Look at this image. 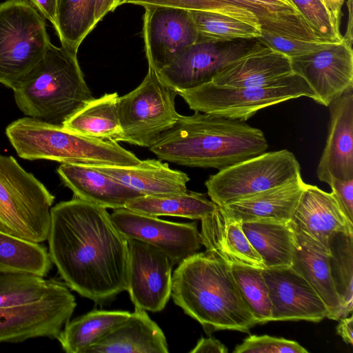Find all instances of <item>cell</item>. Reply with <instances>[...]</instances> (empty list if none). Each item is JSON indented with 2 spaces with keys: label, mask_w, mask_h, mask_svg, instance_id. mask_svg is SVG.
Here are the masks:
<instances>
[{
  "label": "cell",
  "mask_w": 353,
  "mask_h": 353,
  "mask_svg": "<svg viewBox=\"0 0 353 353\" xmlns=\"http://www.w3.org/2000/svg\"><path fill=\"white\" fill-rule=\"evenodd\" d=\"M128 288L135 308L158 312L167 305L172 290L174 264L154 246L128 239Z\"/></svg>",
  "instance_id": "cell-13"
},
{
  "label": "cell",
  "mask_w": 353,
  "mask_h": 353,
  "mask_svg": "<svg viewBox=\"0 0 353 353\" xmlns=\"http://www.w3.org/2000/svg\"><path fill=\"white\" fill-rule=\"evenodd\" d=\"M201 221L200 234L206 250L214 252L229 264L265 268L261 256L245 236L241 221L228 216L218 205L213 213Z\"/></svg>",
  "instance_id": "cell-24"
},
{
  "label": "cell",
  "mask_w": 353,
  "mask_h": 353,
  "mask_svg": "<svg viewBox=\"0 0 353 353\" xmlns=\"http://www.w3.org/2000/svg\"><path fill=\"white\" fill-rule=\"evenodd\" d=\"M46 19L26 3H0V83L13 90L43 59L49 43Z\"/></svg>",
  "instance_id": "cell-8"
},
{
  "label": "cell",
  "mask_w": 353,
  "mask_h": 353,
  "mask_svg": "<svg viewBox=\"0 0 353 353\" xmlns=\"http://www.w3.org/2000/svg\"><path fill=\"white\" fill-rule=\"evenodd\" d=\"M301 176L298 160L284 149L265 152L219 170L205 185L211 201L223 206Z\"/></svg>",
  "instance_id": "cell-10"
},
{
  "label": "cell",
  "mask_w": 353,
  "mask_h": 353,
  "mask_svg": "<svg viewBox=\"0 0 353 353\" xmlns=\"http://www.w3.org/2000/svg\"><path fill=\"white\" fill-rule=\"evenodd\" d=\"M258 39L267 46L283 53L290 59L318 52L334 43L325 41L291 38L267 32H261Z\"/></svg>",
  "instance_id": "cell-40"
},
{
  "label": "cell",
  "mask_w": 353,
  "mask_h": 353,
  "mask_svg": "<svg viewBox=\"0 0 353 353\" xmlns=\"http://www.w3.org/2000/svg\"><path fill=\"white\" fill-rule=\"evenodd\" d=\"M69 292L64 282L54 278L0 271V307L34 303Z\"/></svg>",
  "instance_id": "cell-30"
},
{
  "label": "cell",
  "mask_w": 353,
  "mask_h": 353,
  "mask_svg": "<svg viewBox=\"0 0 353 353\" xmlns=\"http://www.w3.org/2000/svg\"><path fill=\"white\" fill-rule=\"evenodd\" d=\"M143 37L148 67L157 72L169 65L199 39L190 11L163 6L144 7Z\"/></svg>",
  "instance_id": "cell-14"
},
{
  "label": "cell",
  "mask_w": 353,
  "mask_h": 353,
  "mask_svg": "<svg viewBox=\"0 0 353 353\" xmlns=\"http://www.w3.org/2000/svg\"><path fill=\"white\" fill-rule=\"evenodd\" d=\"M319 39L332 43L342 41L320 0H292Z\"/></svg>",
  "instance_id": "cell-39"
},
{
  "label": "cell",
  "mask_w": 353,
  "mask_h": 353,
  "mask_svg": "<svg viewBox=\"0 0 353 353\" xmlns=\"http://www.w3.org/2000/svg\"><path fill=\"white\" fill-rule=\"evenodd\" d=\"M170 297L208 335L223 330L248 333L257 324L230 265L211 250L196 252L178 264Z\"/></svg>",
  "instance_id": "cell-2"
},
{
  "label": "cell",
  "mask_w": 353,
  "mask_h": 353,
  "mask_svg": "<svg viewBox=\"0 0 353 353\" xmlns=\"http://www.w3.org/2000/svg\"><path fill=\"white\" fill-rule=\"evenodd\" d=\"M57 172L74 197L106 209L124 208L130 201L144 196L92 166L61 163Z\"/></svg>",
  "instance_id": "cell-22"
},
{
  "label": "cell",
  "mask_w": 353,
  "mask_h": 353,
  "mask_svg": "<svg viewBox=\"0 0 353 353\" xmlns=\"http://www.w3.org/2000/svg\"><path fill=\"white\" fill-rule=\"evenodd\" d=\"M190 110L246 121L259 110L286 101L316 95L306 81L294 72L268 85L227 87L211 81L178 93Z\"/></svg>",
  "instance_id": "cell-7"
},
{
  "label": "cell",
  "mask_w": 353,
  "mask_h": 353,
  "mask_svg": "<svg viewBox=\"0 0 353 353\" xmlns=\"http://www.w3.org/2000/svg\"><path fill=\"white\" fill-rule=\"evenodd\" d=\"M272 305V321L320 322L328 315L322 299L310 284L292 267L265 268Z\"/></svg>",
  "instance_id": "cell-17"
},
{
  "label": "cell",
  "mask_w": 353,
  "mask_h": 353,
  "mask_svg": "<svg viewBox=\"0 0 353 353\" xmlns=\"http://www.w3.org/2000/svg\"><path fill=\"white\" fill-rule=\"evenodd\" d=\"M218 205L205 194L187 190L164 196H141L128 202L125 208L153 216H170L199 219L213 213Z\"/></svg>",
  "instance_id": "cell-32"
},
{
  "label": "cell",
  "mask_w": 353,
  "mask_h": 353,
  "mask_svg": "<svg viewBox=\"0 0 353 353\" xmlns=\"http://www.w3.org/2000/svg\"><path fill=\"white\" fill-rule=\"evenodd\" d=\"M293 72L290 57L261 41L252 51L217 73L211 82L227 87H261Z\"/></svg>",
  "instance_id": "cell-20"
},
{
  "label": "cell",
  "mask_w": 353,
  "mask_h": 353,
  "mask_svg": "<svg viewBox=\"0 0 353 353\" xmlns=\"http://www.w3.org/2000/svg\"><path fill=\"white\" fill-rule=\"evenodd\" d=\"M124 3L163 6L189 11H209L234 18L261 30L259 21L247 6L237 0H119V6Z\"/></svg>",
  "instance_id": "cell-38"
},
{
  "label": "cell",
  "mask_w": 353,
  "mask_h": 353,
  "mask_svg": "<svg viewBox=\"0 0 353 353\" xmlns=\"http://www.w3.org/2000/svg\"><path fill=\"white\" fill-rule=\"evenodd\" d=\"M50 259L68 288L102 304L128 288V239L106 208L74 197L50 210Z\"/></svg>",
  "instance_id": "cell-1"
},
{
  "label": "cell",
  "mask_w": 353,
  "mask_h": 353,
  "mask_svg": "<svg viewBox=\"0 0 353 353\" xmlns=\"http://www.w3.org/2000/svg\"><path fill=\"white\" fill-rule=\"evenodd\" d=\"M328 107L327 137L316 169L319 180L327 184L332 179H353V90Z\"/></svg>",
  "instance_id": "cell-18"
},
{
  "label": "cell",
  "mask_w": 353,
  "mask_h": 353,
  "mask_svg": "<svg viewBox=\"0 0 353 353\" xmlns=\"http://www.w3.org/2000/svg\"><path fill=\"white\" fill-rule=\"evenodd\" d=\"M144 196H164L188 190L189 176L160 160L146 159L134 166L89 165Z\"/></svg>",
  "instance_id": "cell-26"
},
{
  "label": "cell",
  "mask_w": 353,
  "mask_h": 353,
  "mask_svg": "<svg viewBox=\"0 0 353 353\" xmlns=\"http://www.w3.org/2000/svg\"><path fill=\"white\" fill-rule=\"evenodd\" d=\"M178 92L165 84L150 67L141 84L119 97L121 141L150 148L179 119L175 108Z\"/></svg>",
  "instance_id": "cell-9"
},
{
  "label": "cell",
  "mask_w": 353,
  "mask_h": 353,
  "mask_svg": "<svg viewBox=\"0 0 353 353\" xmlns=\"http://www.w3.org/2000/svg\"><path fill=\"white\" fill-rule=\"evenodd\" d=\"M329 251L331 276L342 303V317L348 316L353 310V233L335 234L330 240Z\"/></svg>",
  "instance_id": "cell-35"
},
{
  "label": "cell",
  "mask_w": 353,
  "mask_h": 353,
  "mask_svg": "<svg viewBox=\"0 0 353 353\" xmlns=\"http://www.w3.org/2000/svg\"><path fill=\"white\" fill-rule=\"evenodd\" d=\"M291 61L293 71L306 81L321 105L328 107L334 99L353 90V50L343 41Z\"/></svg>",
  "instance_id": "cell-16"
},
{
  "label": "cell",
  "mask_w": 353,
  "mask_h": 353,
  "mask_svg": "<svg viewBox=\"0 0 353 353\" xmlns=\"http://www.w3.org/2000/svg\"><path fill=\"white\" fill-rule=\"evenodd\" d=\"M339 323L336 327L337 334L343 339L347 344H353V317L345 316L340 318Z\"/></svg>",
  "instance_id": "cell-46"
},
{
  "label": "cell",
  "mask_w": 353,
  "mask_h": 353,
  "mask_svg": "<svg viewBox=\"0 0 353 353\" xmlns=\"http://www.w3.org/2000/svg\"><path fill=\"white\" fill-rule=\"evenodd\" d=\"M239 290L257 324L272 321V305L262 270L230 264Z\"/></svg>",
  "instance_id": "cell-36"
},
{
  "label": "cell",
  "mask_w": 353,
  "mask_h": 353,
  "mask_svg": "<svg viewBox=\"0 0 353 353\" xmlns=\"http://www.w3.org/2000/svg\"><path fill=\"white\" fill-rule=\"evenodd\" d=\"M53 263L48 249L32 242L0 231V271L21 272L46 277Z\"/></svg>",
  "instance_id": "cell-33"
},
{
  "label": "cell",
  "mask_w": 353,
  "mask_h": 353,
  "mask_svg": "<svg viewBox=\"0 0 353 353\" xmlns=\"http://www.w3.org/2000/svg\"><path fill=\"white\" fill-rule=\"evenodd\" d=\"M352 2L353 0H347V23L346 27V31L343 36H342V41L349 47L352 48L353 43V14H352Z\"/></svg>",
  "instance_id": "cell-48"
},
{
  "label": "cell",
  "mask_w": 353,
  "mask_h": 353,
  "mask_svg": "<svg viewBox=\"0 0 353 353\" xmlns=\"http://www.w3.org/2000/svg\"><path fill=\"white\" fill-rule=\"evenodd\" d=\"M130 314L128 311L92 310L69 321L57 339L64 352L84 353Z\"/></svg>",
  "instance_id": "cell-31"
},
{
  "label": "cell",
  "mask_w": 353,
  "mask_h": 353,
  "mask_svg": "<svg viewBox=\"0 0 353 353\" xmlns=\"http://www.w3.org/2000/svg\"><path fill=\"white\" fill-rule=\"evenodd\" d=\"M260 43L259 39L216 41L199 38L157 73L165 84L179 93L211 81L224 68Z\"/></svg>",
  "instance_id": "cell-11"
},
{
  "label": "cell",
  "mask_w": 353,
  "mask_h": 353,
  "mask_svg": "<svg viewBox=\"0 0 353 353\" xmlns=\"http://www.w3.org/2000/svg\"><path fill=\"white\" fill-rule=\"evenodd\" d=\"M190 353H228V347L219 340L213 338L201 337Z\"/></svg>",
  "instance_id": "cell-44"
},
{
  "label": "cell",
  "mask_w": 353,
  "mask_h": 353,
  "mask_svg": "<svg viewBox=\"0 0 353 353\" xmlns=\"http://www.w3.org/2000/svg\"><path fill=\"white\" fill-rule=\"evenodd\" d=\"M118 98V94L114 92L92 99L69 117L63 126L83 136L121 141Z\"/></svg>",
  "instance_id": "cell-28"
},
{
  "label": "cell",
  "mask_w": 353,
  "mask_h": 353,
  "mask_svg": "<svg viewBox=\"0 0 353 353\" xmlns=\"http://www.w3.org/2000/svg\"><path fill=\"white\" fill-rule=\"evenodd\" d=\"M199 38L230 41L244 39H258L261 30L234 18L209 11H190Z\"/></svg>",
  "instance_id": "cell-37"
},
{
  "label": "cell",
  "mask_w": 353,
  "mask_h": 353,
  "mask_svg": "<svg viewBox=\"0 0 353 353\" xmlns=\"http://www.w3.org/2000/svg\"><path fill=\"white\" fill-rule=\"evenodd\" d=\"M163 330L147 312L135 308L84 353H168Z\"/></svg>",
  "instance_id": "cell-21"
},
{
  "label": "cell",
  "mask_w": 353,
  "mask_h": 353,
  "mask_svg": "<svg viewBox=\"0 0 353 353\" xmlns=\"http://www.w3.org/2000/svg\"><path fill=\"white\" fill-rule=\"evenodd\" d=\"M345 0H320L325 8L336 30L340 32L341 8Z\"/></svg>",
  "instance_id": "cell-45"
},
{
  "label": "cell",
  "mask_w": 353,
  "mask_h": 353,
  "mask_svg": "<svg viewBox=\"0 0 353 353\" xmlns=\"http://www.w3.org/2000/svg\"><path fill=\"white\" fill-rule=\"evenodd\" d=\"M328 185L341 210L353 223V179H332Z\"/></svg>",
  "instance_id": "cell-42"
},
{
  "label": "cell",
  "mask_w": 353,
  "mask_h": 353,
  "mask_svg": "<svg viewBox=\"0 0 353 353\" xmlns=\"http://www.w3.org/2000/svg\"><path fill=\"white\" fill-rule=\"evenodd\" d=\"M290 224L294 232L295 250L292 268L312 287L325 305L327 318L342 317V303L334 286L329 264V253Z\"/></svg>",
  "instance_id": "cell-25"
},
{
  "label": "cell",
  "mask_w": 353,
  "mask_h": 353,
  "mask_svg": "<svg viewBox=\"0 0 353 353\" xmlns=\"http://www.w3.org/2000/svg\"><path fill=\"white\" fill-rule=\"evenodd\" d=\"M12 90L25 115L59 125L94 99L77 53L51 42L43 59Z\"/></svg>",
  "instance_id": "cell-4"
},
{
  "label": "cell",
  "mask_w": 353,
  "mask_h": 353,
  "mask_svg": "<svg viewBox=\"0 0 353 353\" xmlns=\"http://www.w3.org/2000/svg\"><path fill=\"white\" fill-rule=\"evenodd\" d=\"M97 0H58L55 30L61 46L77 53L79 47L95 28Z\"/></svg>",
  "instance_id": "cell-34"
},
{
  "label": "cell",
  "mask_w": 353,
  "mask_h": 353,
  "mask_svg": "<svg viewBox=\"0 0 353 353\" xmlns=\"http://www.w3.org/2000/svg\"><path fill=\"white\" fill-rule=\"evenodd\" d=\"M149 148L161 160L221 170L266 152L268 144L263 132L245 121L195 112L181 115Z\"/></svg>",
  "instance_id": "cell-3"
},
{
  "label": "cell",
  "mask_w": 353,
  "mask_h": 353,
  "mask_svg": "<svg viewBox=\"0 0 353 353\" xmlns=\"http://www.w3.org/2000/svg\"><path fill=\"white\" fill-rule=\"evenodd\" d=\"M6 136L19 157L83 165L134 166L141 160L118 142L79 134L35 118L10 123Z\"/></svg>",
  "instance_id": "cell-5"
},
{
  "label": "cell",
  "mask_w": 353,
  "mask_h": 353,
  "mask_svg": "<svg viewBox=\"0 0 353 353\" xmlns=\"http://www.w3.org/2000/svg\"><path fill=\"white\" fill-rule=\"evenodd\" d=\"M54 199L13 157L0 154V231L32 242L46 241Z\"/></svg>",
  "instance_id": "cell-6"
},
{
  "label": "cell",
  "mask_w": 353,
  "mask_h": 353,
  "mask_svg": "<svg viewBox=\"0 0 353 353\" xmlns=\"http://www.w3.org/2000/svg\"><path fill=\"white\" fill-rule=\"evenodd\" d=\"M294 341L269 335H250L237 345L233 353H307Z\"/></svg>",
  "instance_id": "cell-41"
},
{
  "label": "cell",
  "mask_w": 353,
  "mask_h": 353,
  "mask_svg": "<svg viewBox=\"0 0 353 353\" xmlns=\"http://www.w3.org/2000/svg\"><path fill=\"white\" fill-rule=\"evenodd\" d=\"M242 228L265 268L292 266L295 236L290 222L247 221Z\"/></svg>",
  "instance_id": "cell-27"
},
{
  "label": "cell",
  "mask_w": 353,
  "mask_h": 353,
  "mask_svg": "<svg viewBox=\"0 0 353 353\" xmlns=\"http://www.w3.org/2000/svg\"><path fill=\"white\" fill-rule=\"evenodd\" d=\"M111 219L127 239L150 244L179 264L203 246L197 224L177 223L139 213L127 208L114 210Z\"/></svg>",
  "instance_id": "cell-12"
},
{
  "label": "cell",
  "mask_w": 353,
  "mask_h": 353,
  "mask_svg": "<svg viewBox=\"0 0 353 353\" xmlns=\"http://www.w3.org/2000/svg\"><path fill=\"white\" fill-rule=\"evenodd\" d=\"M119 0H97L94 21L97 24L110 12L119 6Z\"/></svg>",
  "instance_id": "cell-47"
},
{
  "label": "cell",
  "mask_w": 353,
  "mask_h": 353,
  "mask_svg": "<svg viewBox=\"0 0 353 353\" xmlns=\"http://www.w3.org/2000/svg\"><path fill=\"white\" fill-rule=\"evenodd\" d=\"M292 225L329 254V242L338 232L353 233V223L347 218L331 192L305 183Z\"/></svg>",
  "instance_id": "cell-19"
},
{
  "label": "cell",
  "mask_w": 353,
  "mask_h": 353,
  "mask_svg": "<svg viewBox=\"0 0 353 353\" xmlns=\"http://www.w3.org/2000/svg\"><path fill=\"white\" fill-rule=\"evenodd\" d=\"M32 7L42 17L57 27L58 0H18Z\"/></svg>",
  "instance_id": "cell-43"
},
{
  "label": "cell",
  "mask_w": 353,
  "mask_h": 353,
  "mask_svg": "<svg viewBox=\"0 0 353 353\" xmlns=\"http://www.w3.org/2000/svg\"><path fill=\"white\" fill-rule=\"evenodd\" d=\"M305 182L301 176L223 206L228 216L242 222L288 223L291 221Z\"/></svg>",
  "instance_id": "cell-23"
},
{
  "label": "cell",
  "mask_w": 353,
  "mask_h": 353,
  "mask_svg": "<svg viewBox=\"0 0 353 353\" xmlns=\"http://www.w3.org/2000/svg\"><path fill=\"white\" fill-rule=\"evenodd\" d=\"M258 19L261 32L284 37L321 41L311 29L292 0H237Z\"/></svg>",
  "instance_id": "cell-29"
},
{
  "label": "cell",
  "mask_w": 353,
  "mask_h": 353,
  "mask_svg": "<svg viewBox=\"0 0 353 353\" xmlns=\"http://www.w3.org/2000/svg\"><path fill=\"white\" fill-rule=\"evenodd\" d=\"M76 306L75 297L69 292L34 303L0 307V343L39 337L57 339Z\"/></svg>",
  "instance_id": "cell-15"
}]
</instances>
